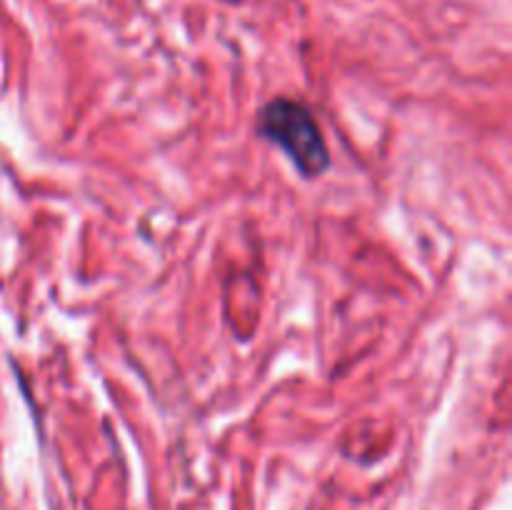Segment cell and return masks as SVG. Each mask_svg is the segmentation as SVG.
Returning a JSON list of instances; mask_svg holds the SVG:
<instances>
[{
  "mask_svg": "<svg viewBox=\"0 0 512 510\" xmlns=\"http://www.w3.org/2000/svg\"><path fill=\"white\" fill-rule=\"evenodd\" d=\"M258 133L278 145L305 178H315L330 168V153L318 120L298 100H270L260 110Z\"/></svg>",
  "mask_w": 512,
  "mask_h": 510,
  "instance_id": "1",
  "label": "cell"
}]
</instances>
